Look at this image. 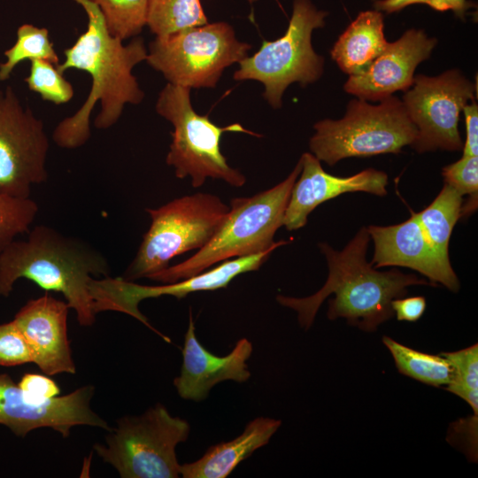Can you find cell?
<instances>
[{"mask_svg":"<svg viewBox=\"0 0 478 478\" xmlns=\"http://www.w3.org/2000/svg\"><path fill=\"white\" fill-rule=\"evenodd\" d=\"M370 239L367 228L363 227L341 251L326 243H320L328 266L323 287L306 297L279 295L277 302L296 311L300 326L308 329L323 301L334 294L328 302L329 320L343 318L351 326L374 332L394 316L391 302L406 295L407 287L431 283L397 269L377 271L366 259Z\"/></svg>","mask_w":478,"mask_h":478,"instance_id":"7a4b0ae2","label":"cell"},{"mask_svg":"<svg viewBox=\"0 0 478 478\" xmlns=\"http://www.w3.org/2000/svg\"><path fill=\"white\" fill-rule=\"evenodd\" d=\"M69 309L66 301L45 294L27 301L14 316L33 350L34 363L47 375L76 373L67 335Z\"/></svg>","mask_w":478,"mask_h":478,"instance_id":"ac0fdd59","label":"cell"},{"mask_svg":"<svg viewBox=\"0 0 478 478\" xmlns=\"http://www.w3.org/2000/svg\"><path fill=\"white\" fill-rule=\"evenodd\" d=\"M328 15L327 11L319 10L312 0H294L284 35L274 41H263L253 56L239 62L234 79L260 81L265 86L266 100L273 108H280L289 85L299 82L305 86L322 75L324 59L312 48V34L325 26Z\"/></svg>","mask_w":478,"mask_h":478,"instance_id":"9c48e42d","label":"cell"},{"mask_svg":"<svg viewBox=\"0 0 478 478\" xmlns=\"http://www.w3.org/2000/svg\"><path fill=\"white\" fill-rule=\"evenodd\" d=\"M23 392L33 401L43 402L58 396L60 389L47 375L25 374L18 383Z\"/></svg>","mask_w":478,"mask_h":478,"instance_id":"836d02e7","label":"cell"},{"mask_svg":"<svg viewBox=\"0 0 478 478\" xmlns=\"http://www.w3.org/2000/svg\"><path fill=\"white\" fill-rule=\"evenodd\" d=\"M466 123V140L462 156H477L478 152V105L474 100L463 108Z\"/></svg>","mask_w":478,"mask_h":478,"instance_id":"e575fe53","label":"cell"},{"mask_svg":"<svg viewBox=\"0 0 478 478\" xmlns=\"http://www.w3.org/2000/svg\"><path fill=\"white\" fill-rule=\"evenodd\" d=\"M30 90L55 104L68 103L73 96V85L65 79L56 65L42 59L30 61L28 76L25 79Z\"/></svg>","mask_w":478,"mask_h":478,"instance_id":"f1b7e54d","label":"cell"},{"mask_svg":"<svg viewBox=\"0 0 478 478\" xmlns=\"http://www.w3.org/2000/svg\"><path fill=\"white\" fill-rule=\"evenodd\" d=\"M423 297H411L392 300L391 306L398 320L414 322L420 319L426 310Z\"/></svg>","mask_w":478,"mask_h":478,"instance_id":"d590c367","label":"cell"},{"mask_svg":"<svg viewBox=\"0 0 478 478\" xmlns=\"http://www.w3.org/2000/svg\"><path fill=\"white\" fill-rule=\"evenodd\" d=\"M301 161L282 181L251 197L231 199L229 210L209 242L188 259L148 278L171 283L204 272L210 266L235 258L276 249L289 241L274 242L282 226L292 187L301 172Z\"/></svg>","mask_w":478,"mask_h":478,"instance_id":"277c9868","label":"cell"},{"mask_svg":"<svg viewBox=\"0 0 478 478\" xmlns=\"http://www.w3.org/2000/svg\"><path fill=\"white\" fill-rule=\"evenodd\" d=\"M49 147L42 121L11 86L0 90V192L30 197L32 186L48 178Z\"/></svg>","mask_w":478,"mask_h":478,"instance_id":"7c38bea8","label":"cell"},{"mask_svg":"<svg viewBox=\"0 0 478 478\" xmlns=\"http://www.w3.org/2000/svg\"><path fill=\"white\" fill-rule=\"evenodd\" d=\"M111 276L105 256L80 238L39 225L26 240H14L0 253V296L8 297L25 278L45 290L62 293L81 326L96 321L90 283Z\"/></svg>","mask_w":478,"mask_h":478,"instance_id":"3957f363","label":"cell"},{"mask_svg":"<svg viewBox=\"0 0 478 478\" xmlns=\"http://www.w3.org/2000/svg\"><path fill=\"white\" fill-rule=\"evenodd\" d=\"M379 102L354 99L342 119L315 123L309 142L312 153L333 166L346 158L397 154L412 146L417 131L403 102L393 96Z\"/></svg>","mask_w":478,"mask_h":478,"instance_id":"5b68a950","label":"cell"},{"mask_svg":"<svg viewBox=\"0 0 478 478\" xmlns=\"http://www.w3.org/2000/svg\"><path fill=\"white\" fill-rule=\"evenodd\" d=\"M251 45L236 39L227 22L207 23L150 42L145 61L168 83L191 89L216 87L223 71L248 57Z\"/></svg>","mask_w":478,"mask_h":478,"instance_id":"30bf717a","label":"cell"},{"mask_svg":"<svg viewBox=\"0 0 478 478\" xmlns=\"http://www.w3.org/2000/svg\"><path fill=\"white\" fill-rule=\"evenodd\" d=\"M4 54L6 61L0 64L1 81L8 80L14 68L27 59H42L56 66L59 64L49 30L32 24H23L18 28L15 43Z\"/></svg>","mask_w":478,"mask_h":478,"instance_id":"d4e9b609","label":"cell"},{"mask_svg":"<svg viewBox=\"0 0 478 478\" xmlns=\"http://www.w3.org/2000/svg\"><path fill=\"white\" fill-rule=\"evenodd\" d=\"M437 41L423 30L409 29L385 49L362 72L350 75L343 89L366 101H381L397 91H406L418 65L428 59Z\"/></svg>","mask_w":478,"mask_h":478,"instance_id":"9a60e30c","label":"cell"},{"mask_svg":"<svg viewBox=\"0 0 478 478\" xmlns=\"http://www.w3.org/2000/svg\"><path fill=\"white\" fill-rule=\"evenodd\" d=\"M274 249L253 255L223 261L218 266L189 278L160 285H141L120 277L95 278L90 283L93 309L96 314L113 311L128 314L158 334L165 341L170 339L155 329L140 312L138 305L147 298L173 296L182 298L197 291L226 288L237 275L258 270Z\"/></svg>","mask_w":478,"mask_h":478,"instance_id":"4fadbf2b","label":"cell"},{"mask_svg":"<svg viewBox=\"0 0 478 478\" xmlns=\"http://www.w3.org/2000/svg\"><path fill=\"white\" fill-rule=\"evenodd\" d=\"M187 420L174 417L160 403L139 416H124L108 431L96 454L122 478H177L176 446L189 437Z\"/></svg>","mask_w":478,"mask_h":478,"instance_id":"52a82bcc","label":"cell"},{"mask_svg":"<svg viewBox=\"0 0 478 478\" xmlns=\"http://www.w3.org/2000/svg\"><path fill=\"white\" fill-rule=\"evenodd\" d=\"M477 421L478 416L459 420L452 424L447 440L452 444L462 445L463 451L471 459H477Z\"/></svg>","mask_w":478,"mask_h":478,"instance_id":"d6a6232c","label":"cell"},{"mask_svg":"<svg viewBox=\"0 0 478 478\" xmlns=\"http://www.w3.org/2000/svg\"><path fill=\"white\" fill-rule=\"evenodd\" d=\"M366 228L374 245V267H408L426 276L433 286L441 283L451 291L459 289L451 265L443 263L429 244L415 212L400 224Z\"/></svg>","mask_w":478,"mask_h":478,"instance_id":"e0dca14e","label":"cell"},{"mask_svg":"<svg viewBox=\"0 0 478 478\" xmlns=\"http://www.w3.org/2000/svg\"><path fill=\"white\" fill-rule=\"evenodd\" d=\"M384 17L382 12H360L339 36L331 50V58L350 75L364 71L385 49Z\"/></svg>","mask_w":478,"mask_h":478,"instance_id":"44dd1931","label":"cell"},{"mask_svg":"<svg viewBox=\"0 0 478 478\" xmlns=\"http://www.w3.org/2000/svg\"><path fill=\"white\" fill-rule=\"evenodd\" d=\"M34 363V352L26 336L12 320L0 324V366Z\"/></svg>","mask_w":478,"mask_h":478,"instance_id":"f546056e","label":"cell"},{"mask_svg":"<svg viewBox=\"0 0 478 478\" xmlns=\"http://www.w3.org/2000/svg\"><path fill=\"white\" fill-rule=\"evenodd\" d=\"M156 111L173 127L166 161L174 168L177 178L190 177L194 188L201 187L208 178L222 180L233 187L245 184L246 177L227 164L220 150V139L226 132L259 135L238 123L217 126L208 116L195 112L189 89L171 83L160 91Z\"/></svg>","mask_w":478,"mask_h":478,"instance_id":"8992f818","label":"cell"},{"mask_svg":"<svg viewBox=\"0 0 478 478\" xmlns=\"http://www.w3.org/2000/svg\"><path fill=\"white\" fill-rule=\"evenodd\" d=\"M95 388L85 385L43 402L33 401L7 374H0V424L19 436L39 428H50L64 438L75 426L112 428L90 405Z\"/></svg>","mask_w":478,"mask_h":478,"instance_id":"5bb4252c","label":"cell"},{"mask_svg":"<svg viewBox=\"0 0 478 478\" xmlns=\"http://www.w3.org/2000/svg\"><path fill=\"white\" fill-rule=\"evenodd\" d=\"M38 210V204L31 197L0 192V253L18 235L29 230Z\"/></svg>","mask_w":478,"mask_h":478,"instance_id":"83f0119b","label":"cell"},{"mask_svg":"<svg viewBox=\"0 0 478 478\" xmlns=\"http://www.w3.org/2000/svg\"><path fill=\"white\" fill-rule=\"evenodd\" d=\"M445 184L452 187L462 196L477 197L478 192V158L462 156V158L443 169Z\"/></svg>","mask_w":478,"mask_h":478,"instance_id":"4dcf8cb0","label":"cell"},{"mask_svg":"<svg viewBox=\"0 0 478 478\" xmlns=\"http://www.w3.org/2000/svg\"><path fill=\"white\" fill-rule=\"evenodd\" d=\"M280 420L258 417L237 437L211 446L197 460L181 466L184 478H226L243 460L266 445L280 428Z\"/></svg>","mask_w":478,"mask_h":478,"instance_id":"ffe728a7","label":"cell"},{"mask_svg":"<svg viewBox=\"0 0 478 478\" xmlns=\"http://www.w3.org/2000/svg\"><path fill=\"white\" fill-rule=\"evenodd\" d=\"M207 23L200 0H149L146 26L156 36Z\"/></svg>","mask_w":478,"mask_h":478,"instance_id":"cb8c5ba5","label":"cell"},{"mask_svg":"<svg viewBox=\"0 0 478 478\" xmlns=\"http://www.w3.org/2000/svg\"><path fill=\"white\" fill-rule=\"evenodd\" d=\"M99 8L109 33L122 41L138 35L147 23L149 0H88Z\"/></svg>","mask_w":478,"mask_h":478,"instance_id":"484cf974","label":"cell"},{"mask_svg":"<svg viewBox=\"0 0 478 478\" xmlns=\"http://www.w3.org/2000/svg\"><path fill=\"white\" fill-rule=\"evenodd\" d=\"M250 3H254L256 2L257 0H248Z\"/></svg>","mask_w":478,"mask_h":478,"instance_id":"8d00e7d4","label":"cell"},{"mask_svg":"<svg viewBox=\"0 0 478 478\" xmlns=\"http://www.w3.org/2000/svg\"><path fill=\"white\" fill-rule=\"evenodd\" d=\"M300 161L301 172L292 187L283 217L282 226L287 230L305 227L317 206L343 193L366 192L379 197L387 194L388 175L384 172L368 168L339 177L325 172L312 153H304Z\"/></svg>","mask_w":478,"mask_h":478,"instance_id":"2e32d148","label":"cell"},{"mask_svg":"<svg viewBox=\"0 0 478 478\" xmlns=\"http://www.w3.org/2000/svg\"><path fill=\"white\" fill-rule=\"evenodd\" d=\"M451 366L452 375L445 389L465 400L478 416V344L440 353Z\"/></svg>","mask_w":478,"mask_h":478,"instance_id":"4316f807","label":"cell"},{"mask_svg":"<svg viewBox=\"0 0 478 478\" xmlns=\"http://www.w3.org/2000/svg\"><path fill=\"white\" fill-rule=\"evenodd\" d=\"M252 344L247 338L238 340L232 351L220 357L208 351L198 341L190 313L182 349L181 373L173 385L181 398L201 401L211 389L227 380L244 382L250 376L247 360Z\"/></svg>","mask_w":478,"mask_h":478,"instance_id":"d6986e66","label":"cell"},{"mask_svg":"<svg viewBox=\"0 0 478 478\" xmlns=\"http://www.w3.org/2000/svg\"><path fill=\"white\" fill-rule=\"evenodd\" d=\"M229 205L216 195L196 193L146 209L150 226L133 261L121 276L127 281L148 278L169 266L176 256L200 250L215 234Z\"/></svg>","mask_w":478,"mask_h":478,"instance_id":"ba28073f","label":"cell"},{"mask_svg":"<svg viewBox=\"0 0 478 478\" xmlns=\"http://www.w3.org/2000/svg\"><path fill=\"white\" fill-rule=\"evenodd\" d=\"M382 343L391 353L400 374L434 387L446 386L450 382L451 366L441 354L416 351L389 336H383Z\"/></svg>","mask_w":478,"mask_h":478,"instance_id":"603a6c76","label":"cell"},{"mask_svg":"<svg viewBox=\"0 0 478 478\" xmlns=\"http://www.w3.org/2000/svg\"><path fill=\"white\" fill-rule=\"evenodd\" d=\"M88 16V27L75 42L64 50L65 59L57 67L61 73L78 69L88 73L91 89L81 107L62 120L55 127L52 139L60 148L77 149L90 137L89 119L99 103L100 112L94 125L99 129L112 127L127 104H139L144 97L134 67L146 60L148 50L142 38L127 44L112 36L96 4L81 0Z\"/></svg>","mask_w":478,"mask_h":478,"instance_id":"6da1fadb","label":"cell"},{"mask_svg":"<svg viewBox=\"0 0 478 478\" xmlns=\"http://www.w3.org/2000/svg\"></svg>","mask_w":478,"mask_h":478,"instance_id":"f35d334b","label":"cell"},{"mask_svg":"<svg viewBox=\"0 0 478 478\" xmlns=\"http://www.w3.org/2000/svg\"><path fill=\"white\" fill-rule=\"evenodd\" d=\"M74 1L79 4L81 0H74Z\"/></svg>","mask_w":478,"mask_h":478,"instance_id":"74e56055","label":"cell"},{"mask_svg":"<svg viewBox=\"0 0 478 478\" xmlns=\"http://www.w3.org/2000/svg\"><path fill=\"white\" fill-rule=\"evenodd\" d=\"M462 195L444 183L440 193L424 210L417 212L423 233L442 261L451 265L449 242L453 227L461 218Z\"/></svg>","mask_w":478,"mask_h":478,"instance_id":"7402d4cb","label":"cell"},{"mask_svg":"<svg viewBox=\"0 0 478 478\" xmlns=\"http://www.w3.org/2000/svg\"><path fill=\"white\" fill-rule=\"evenodd\" d=\"M414 4H425L437 12L451 11L454 15L465 19L470 9L475 4L469 0H374L375 10L386 13H394Z\"/></svg>","mask_w":478,"mask_h":478,"instance_id":"1f68e13d","label":"cell"},{"mask_svg":"<svg viewBox=\"0 0 478 478\" xmlns=\"http://www.w3.org/2000/svg\"><path fill=\"white\" fill-rule=\"evenodd\" d=\"M411 87L402 102L417 131L412 147L420 153L461 150L459 116L474 100V83L459 70L452 69L437 76H414Z\"/></svg>","mask_w":478,"mask_h":478,"instance_id":"8fae6325","label":"cell"}]
</instances>
